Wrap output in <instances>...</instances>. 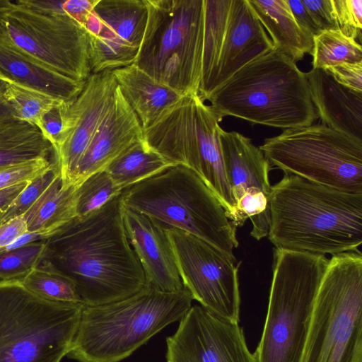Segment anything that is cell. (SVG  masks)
<instances>
[{
    "label": "cell",
    "instance_id": "cell-1",
    "mask_svg": "<svg viewBox=\"0 0 362 362\" xmlns=\"http://www.w3.org/2000/svg\"><path fill=\"white\" fill-rule=\"evenodd\" d=\"M123 209L121 193L46 240L47 259L74 281L83 306L122 300L147 284L127 236Z\"/></svg>",
    "mask_w": 362,
    "mask_h": 362
},
{
    "label": "cell",
    "instance_id": "cell-2",
    "mask_svg": "<svg viewBox=\"0 0 362 362\" xmlns=\"http://www.w3.org/2000/svg\"><path fill=\"white\" fill-rule=\"evenodd\" d=\"M269 241L276 248L332 255L361 252L362 194L284 173L269 195Z\"/></svg>",
    "mask_w": 362,
    "mask_h": 362
},
{
    "label": "cell",
    "instance_id": "cell-3",
    "mask_svg": "<svg viewBox=\"0 0 362 362\" xmlns=\"http://www.w3.org/2000/svg\"><path fill=\"white\" fill-rule=\"evenodd\" d=\"M206 100L221 120L233 116L286 129L318 118L305 73L275 48L240 69Z\"/></svg>",
    "mask_w": 362,
    "mask_h": 362
},
{
    "label": "cell",
    "instance_id": "cell-4",
    "mask_svg": "<svg viewBox=\"0 0 362 362\" xmlns=\"http://www.w3.org/2000/svg\"><path fill=\"white\" fill-rule=\"evenodd\" d=\"M192 300L186 288L165 293L146 284L122 300L83 306L66 356L78 362L122 361L166 326L180 321Z\"/></svg>",
    "mask_w": 362,
    "mask_h": 362
},
{
    "label": "cell",
    "instance_id": "cell-5",
    "mask_svg": "<svg viewBox=\"0 0 362 362\" xmlns=\"http://www.w3.org/2000/svg\"><path fill=\"white\" fill-rule=\"evenodd\" d=\"M122 197L124 206L167 228L192 234L236 262L237 228L212 191L187 167L170 165L124 189Z\"/></svg>",
    "mask_w": 362,
    "mask_h": 362
},
{
    "label": "cell",
    "instance_id": "cell-6",
    "mask_svg": "<svg viewBox=\"0 0 362 362\" xmlns=\"http://www.w3.org/2000/svg\"><path fill=\"white\" fill-rule=\"evenodd\" d=\"M329 259L274 248L267 315L257 362H301L315 302Z\"/></svg>",
    "mask_w": 362,
    "mask_h": 362
},
{
    "label": "cell",
    "instance_id": "cell-7",
    "mask_svg": "<svg viewBox=\"0 0 362 362\" xmlns=\"http://www.w3.org/2000/svg\"><path fill=\"white\" fill-rule=\"evenodd\" d=\"M146 29L134 64L182 95L199 93L204 0H145Z\"/></svg>",
    "mask_w": 362,
    "mask_h": 362
},
{
    "label": "cell",
    "instance_id": "cell-8",
    "mask_svg": "<svg viewBox=\"0 0 362 362\" xmlns=\"http://www.w3.org/2000/svg\"><path fill=\"white\" fill-rule=\"evenodd\" d=\"M83 308L43 299L18 279L0 281V362H60Z\"/></svg>",
    "mask_w": 362,
    "mask_h": 362
},
{
    "label": "cell",
    "instance_id": "cell-9",
    "mask_svg": "<svg viewBox=\"0 0 362 362\" xmlns=\"http://www.w3.org/2000/svg\"><path fill=\"white\" fill-rule=\"evenodd\" d=\"M221 120L198 94L182 95L149 127L144 141L173 164L194 171L233 218L235 204L226 180L219 141Z\"/></svg>",
    "mask_w": 362,
    "mask_h": 362
},
{
    "label": "cell",
    "instance_id": "cell-10",
    "mask_svg": "<svg viewBox=\"0 0 362 362\" xmlns=\"http://www.w3.org/2000/svg\"><path fill=\"white\" fill-rule=\"evenodd\" d=\"M301 362H362L361 252L329 259Z\"/></svg>",
    "mask_w": 362,
    "mask_h": 362
},
{
    "label": "cell",
    "instance_id": "cell-11",
    "mask_svg": "<svg viewBox=\"0 0 362 362\" xmlns=\"http://www.w3.org/2000/svg\"><path fill=\"white\" fill-rule=\"evenodd\" d=\"M259 148L284 173L362 194V141L346 134L313 124L286 129Z\"/></svg>",
    "mask_w": 362,
    "mask_h": 362
},
{
    "label": "cell",
    "instance_id": "cell-12",
    "mask_svg": "<svg viewBox=\"0 0 362 362\" xmlns=\"http://www.w3.org/2000/svg\"><path fill=\"white\" fill-rule=\"evenodd\" d=\"M0 35L51 70L78 81L91 74L86 29L67 14L43 13L14 2Z\"/></svg>",
    "mask_w": 362,
    "mask_h": 362
},
{
    "label": "cell",
    "instance_id": "cell-13",
    "mask_svg": "<svg viewBox=\"0 0 362 362\" xmlns=\"http://www.w3.org/2000/svg\"><path fill=\"white\" fill-rule=\"evenodd\" d=\"M184 287L212 313L239 322L238 266L208 243L185 231L167 228Z\"/></svg>",
    "mask_w": 362,
    "mask_h": 362
},
{
    "label": "cell",
    "instance_id": "cell-14",
    "mask_svg": "<svg viewBox=\"0 0 362 362\" xmlns=\"http://www.w3.org/2000/svg\"><path fill=\"white\" fill-rule=\"evenodd\" d=\"M226 180L235 210L231 222L237 228L250 218V235L259 240L268 235L270 222V164L251 139L237 132L219 129Z\"/></svg>",
    "mask_w": 362,
    "mask_h": 362
},
{
    "label": "cell",
    "instance_id": "cell-15",
    "mask_svg": "<svg viewBox=\"0 0 362 362\" xmlns=\"http://www.w3.org/2000/svg\"><path fill=\"white\" fill-rule=\"evenodd\" d=\"M147 14L145 0H97L84 25L91 74L134 64Z\"/></svg>",
    "mask_w": 362,
    "mask_h": 362
},
{
    "label": "cell",
    "instance_id": "cell-16",
    "mask_svg": "<svg viewBox=\"0 0 362 362\" xmlns=\"http://www.w3.org/2000/svg\"><path fill=\"white\" fill-rule=\"evenodd\" d=\"M167 362H257L238 322L194 305L166 338Z\"/></svg>",
    "mask_w": 362,
    "mask_h": 362
},
{
    "label": "cell",
    "instance_id": "cell-17",
    "mask_svg": "<svg viewBox=\"0 0 362 362\" xmlns=\"http://www.w3.org/2000/svg\"><path fill=\"white\" fill-rule=\"evenodd\" d=\"M117 87L112 71L91 74L81 93L62 103L63 127L53 150L64 182L73 183L78 163L113 103Z\"/></svg>",
    "mask_w": 362,
    "mask_h": 362
},
{
    "label": "cell",
    "instance_id": "cell-18",
    "mask_svg": "<svg viewBox=\"0 0 362 362\" xmlns=\"http://www.w3.org/2000/svg\"><path fill=\"white\" fill-rule=\"evenodd\" d=\"M123 222L147 285L165 293L184 291L166 228L151 217L124 206Z\"/></svg>",
    "mask_w": 362,
    "mask_h": 362
},
{
    "label": "cell",
    "instance_id": "cell-19",
    "mask_svg": "<svg viewBox=\"0 0 362 362\" xmlns=\"http://www.w3.org/2000/svg\"><path fill=\"white\" fill-rule=\"evenodd\" d=\"M273 44L248 0H232L226 33L207 98L243 66L272 49Z\"/></svg>",
    "mask_w": 362,
    "mask_h": 362
},
{
    "label": "cell",
    "instance_id": "cell-20",
    "mask_svg": "<svg viewBox=\"0 0 362 362\" xmlns=\"http://www.w3.org/2000/svg\"><path fill=\"white\" fill-rule=\"evenodd\" d=\"M140 121L122 95L118 85L113 103L77 167L73 183L103 170L115 158L143 140Z\"/></svg>",
    "mask_w": 362,
    "mask_h": 362
},
{
    "label": "cell",
    "instance_id": "cell-21",
    "mask_svg": "<svg viewBox=\"0 0 362 362\" xmlns=\"http://www.w3.org/2000/svg\"><path fill=\"white\" fill-rule=\"evenodd\" d=\"M305 74L322 124L362 141V92L343 86L323 69L313 68Z\"/></svg>",
    "mask_w": 362,
    "mask_h": 362
},
{
    "label": "cell",
    "instance_id": "cell-22",
    "mask_svg": "<svg viewBox=\"0 0 362 362\" xmlns=\"http://www.w3.org/2000/svg\"><path fill=\"white\" fill-rule=\"evenodd\" d=\"M0 81L41 92L63 102L74 100L86 83L51 70L1 35Z\"/></svg>",
    "mask_w": 362,
    "mask_h": 362
},
{
    "label": "cell",
    "instance_id": "cell-23",
    "mask_svg": "<svg viewBox=\"0 0 362 362\" xmlns=\"http://www.w3.org/2000/svg\"><path fill=\"white\" fill-rule=\"evenodd\" d=\"M112 71L143 129L149 127L182 96L153 78L134 64Z\"/></svg>",
    "mask_w": 362,
    "mask_h": 362
},
{
    "label": "cell",
    "instance_id": "cell-24",
    "mask_svg": "<svg viewBox=\"0 0 362 362\" xmlns=\"http://www.w3.org/2000/svg\"><path fill=\"white\" fill-rule=\"evenodd\" d=\"M264 28L269 33L274 48L294 62L310 54L313 37L296 21L286 0H248Z\"/></svg>",
    "mask_w": 362,
    "mask_h": 362
},
{
    "label": "cell",
    "instance_id": "cell-25",
    "mask_svg": "<svg viewBox=\"0 0 362 362\" xmlns=\"http://www.w3.org/2000/svg\"><path fill=\"white\" fill-rule=\"evenodd\" d=\"M78 186L64 182L59 173L23 215L28 232L56 233L59 228L76 218Z\"/></svg>",
    "mask_w": 362,
    "mask_h": 362
},
{
    "label": "cell",
    "instance_id": "cell-26",
    "mask_svg": "<svg viewBox=\"0 0 362 362\" xmlns=\"http://www.w3.org/2000/svg\"><path fill=\"white\" fill-rule=\"evenodd\" d=\"M52 144L29 123L11 120L0 123V168L48 158Z\"/></svg>",
    "mask_w": 362,
    "mask_h": 362
},
{
    "label": "cell",
    "instance_id": "cell-27",
    "mask_svg": "<svg viewBox=\"0 0 362 362\" xmlns=\"http://www.w3.org/2000/svg\"><path fill=\"white\" fill-rule=\"evenodd\" d=\"M175 165L141 140L111 162L105 169L122 191Z\"/></svg>",
    "mask_w": 362,
    "mask_h": 362
},
{
    "label": "cell",
    "instance_id": "cell-28",
    "mask_svg": "<svg viewBox=\"0 0 362 362\" xmlns=\"http://www.w3.org/2000/svg\"><path fill=\"white\" fill-rule=\"evenodd\" d=\"M204 36L202 78L199 89L204 96L214 76L225 38L232 0H204Z\"/></svg>",
    "mask_w": 362,
    "mask_h": 362
},
{
    "label": "cell",
    "instance_id": "cell-29",
    "mask_svg": "<svg viewBox=\"0 0 362 362\" xmlns=\"http://www.w3.org/2000/svg\"><path fill=\"white\" fill-rule=\"evenodd\" d=\"M21 281L28 290L43 299L82 304L74 281L47 258Z\"/></svg>",
    "mask_w": 362,
    "mask_h": 362
},
{
    "label": "cell",
    "instance_id": "cell-30",
    "mask_svg": "<svg viewBox=\"0 0 362 362\" xmlns=\"http://www.w3.org/2000/svg\"><path fill=\"white\" fill-rule=\"evenodd\" d=\"M313 66L325 69L329 66L362 62V48L352 37L339 28L322 30L313 37Z\"/></svg>",
    "mask_w": 362,
    "mask_h": 362
},
{
    "label": "cell",
    "instance_id": "cell-31",
    "mask_svg": "<svg viewBox=\"0 0 362 362\" xmlns=\"http://www.w3.org/2000/svg\"><path fill=\"white\" fill-rule=\"evenodd\" d=\"M4 95L15 120L29 123L39 129L45 113L63 102L10 82H4Z\"/></svg>",
    "mask_w": 362,
    "mask_h": 362
},
{
    "label": "cell",
    "instance_id": "cell-32",
    "mask_svg": "<svg viewBox=\"0 0 362 362\" xmlns=\"http://www.w3.org/2000/svg\"><path fill=\"white\" fill-rule=\"evenodd\" d=\"M46 240L0 252V281L21 280L47 257Z\"/></svg>",
    "mask_w": 362,
    "mask_h": 362
},
{
    "label": "cell",
    "instance_id": "cell-33",
    "mask_svg": "<svg viewBox=\"0 0 362 362\" xmlns=\"http://www.w3.org/2000/svg\"><path fill=\"white\" fill-rule=\"evenodd\" d=\"M122 192L105 170L92 174L78 186L76 217L84 216L100 209Z\"/></svg>",
    "mask_w": 362,
    "mask_h": 362
},
{
    "label": "cell",
    "instance_id": "cell-34",
    "mask_svg": "<svg viewBox=\"0 0 362 362\" xmlns=\"http://www.w3.org/2000/svg\"><path fill=\"white\" fill-rule=\"evenodd\" d=\"M60 173L56 162L46 173L29 182L27 187L10 204L0 221V225L23 215Z\"/></svg>",
    "mask_w": 362,
    "mask_h": 362
},
{
    "label": "cell",
    "instance_id": "cell-35",
    "mask_svg": "<svg viewBox=\"0 0 362 362\" xmlns=\"http://www.w3.org/2000/svg\"><path fill=\"white\" fill-rule=\"evenodd\" d=\"M54 162L40 158L0 168V191L24 182H30L53 167Z\"/></svg>",
    "mask_w": 362,
    "mask_h": 362
},
{
    "label": "cell",
    "instance_id": "cell-36",
    "mask_svg": "<svg viewBox=\"0 0 362 362\" xmlns=\"http://www.w3.org/2000/svg\"><path fill=\"white\" fill-rule=\"evenodd\" d=\"M339 28L347 36L361 39L362 0H332Z\"/></svg>",
    "mask_w": 362,
    "mask_h": 362
},
{
    "label": "cell",
    "instance_id": "cell-37",
    "mask_svg": "<svg viewBox=\"0 0 362 362\" xmlns=\"http://www.w3.org/2000/svg\"><path fill=\"white\" fill-rule=\"evenodd\" d=\"M320 30L339 28L332 0H302Z\"/></svg>",
    "mask_w": 362,
    "mask_h": 362
},
{
    "label": "cell",
    "instance_id": "cell-38",
    "mask_svg": "<svg viewBox=\"0 0 362 362\" xmlns=\"http://www.w3.org/2000/svg\"><path fill=\"white\" fill-rule=\"evenodd\" d=\"M325 70L343 86L362 92V62L337 64Z\"/></svg>",
    "mask_w": 362,
    "mask_h": 362
},
{
    "label": "cell",
    "instance_id": "cell-39",
    "mask_svg": "<svg viewBox=\"0 0 362 362\" xmlns=\"http://www.w3.org/2000/svg\"><path fill=\"white\" fill-rule=\"evenodd\" d=\"M62 102L45 113L42 118L40 132L54 148L57 144L63 127Z\"/></svg>",
    "mask_w": 362,
    "mask_h": 362
},
{
    "label": "cell",
    "instance_id": "cell-40",
    "mask_svg": "<svg viewBox=\"0 0 362 362\" xmlns=\"http://www.w3.org/2000/svg\"><path fill=\"white\" fill-rule=\"evenodd\" d=\"M27 232V224L23 215L0 225V249L7 247Z\"/></svg>",
    "mask_w": 362,
    "mask_h": 362
},
{
    "label": "cell",
    "instance_id": "cell-41",
    "mask_svg": "<svg viewBox=\"0 0 362 362\" xmlns=\"http://www.w3.org/2000/svg\"><path fill=\"white\" fill-rule=\"evenodd\" d=\"M292 14L300 27L314 37L321 30L302 0H286Z\"/></svg>",
    "mask_w": 362,
    "mask_h": 362
},
{
    "label": "cell",
    "instance_id": "cell-42",
    "mask_svg": "<svg viewBox=\"0 0 362 362\" xmlns=\"http://www.w3.org/2000/svg\"><path fill=\"white\" fill-rule=\"evenodd\" d=\"M96 2L97 0H66L64 1L62 9L84 27Z\"/></svg>",
    "mask_w": 362,
    "mask_h": 362
},
{
    "label": "cell",
    "instance_id": "cell-43",
    "mask_svg": "<svg viewBox=\"0 0 362 362\" xmlns=\"http://www.w3.org/2000/svg\"><path fill=\"white\" fill-rule=\"evenodd\" d=\"M28 183L29 182L26 181L0 191V221L10 204L27 187Z\"/></svg>",
    "mask_w": 362,
    "mask_h": 362
},
{
    "label": "cell",
    "instance_id": "cell-44",
    "mask_svg": "<svg viewBox=\"0 0 362 362\" xmlns=\"http://www.w3.org/2000/svg\"><path fill=\"white\" fill-rule=\"evenodd\" d=\"M4 82L0 81V123L15 120L4 95Z\"/></svg>",
    "mask_w": 362,
    "mask_h": 362
},
{
    "label": "cell",
    "instance_id": "cell-45",
    "mask_svg": "<svg viewBox=\"0 0 362 362\" xmlns=\"http://www.w3.org/2000/svg\"><path fill=\"white\" fill-rule=\"evenodd\" d=\"M14 2L8 0H0V18L13 8Z\"/></svg>",
    "mask_w": 362,
    "mask_h": 362
}]
</instances>
